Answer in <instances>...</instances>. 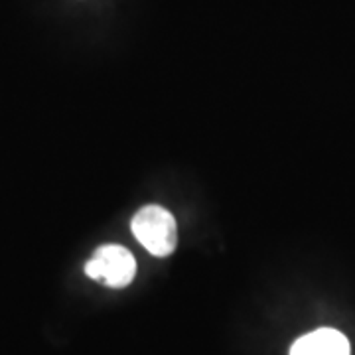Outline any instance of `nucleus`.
Returning a JSON list of instances; mask_svg holds the SVG:
<instances>
[{
    "mask_svg": "<svg viewBox=\"0 0 355 355\" xmlns=\"http://www.w3.org/2000/svg\"><path fill=\"white\" fill-rule=\"evenodd\" d=\"M130 229L137 241L154 257H168L176 249V219L160 205H146L139 209L130 221Z\"/></svg>",
    "mask_w": 355,
    "mask_h": 355,
    "instance_id": "1",
    "label": "nucleus"
},
{
    "mask_svg": "<svg viewBox=\"0 0 355 355\" xmlns=\"http://www.w3.org/2000/svg\"><path fill=\"white\" fill-rule=\"evenodd\" d=\"M349 342L342 331L320 328L296 340L291 355H349Z\"/></svg>",
    "mask_w": 355,
    "mask_h": 355,
    "instance_id": "3",
    "label": "nucleus"
},
{
    "mask_svg": "<svg viewBox=\"0 0 355 355\" xmlns=\"http://www.w3.org/2000/svg\"><path fill=\"white\" fill-rule=\"evenodd\" d=\"M85 275L111 288H125L137 275V261L121 245H103L85 263Z\"/></svg>",
    "mask_w": 355,
    "mask_h": 355,
    "instance_id": "2",
    "label": "nucleus"
}]
</instances>
